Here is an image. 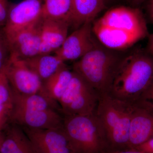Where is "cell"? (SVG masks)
I'll return each instance as SVG.
<instances>
[{
	"label": "cell",
	"mask_w": 153,
	"mask_h": 153,
	"mask_svg": "<svg viewBox=\"0 0 153 153\" xmlns=\"http://www.w3.org/2000/svg\"><path fill=\"white\" fill-rule=\"evenodd\" d=\"M0 153H36L22 127L14 124L5 134Z\"/></svg>",
	"instance_id": "e0dca14e"
},
{
	"label": "cell",
	"mask_w": 153,
	"mask_h": 153,
	"mask_svg": "<svg viewBox=\"0 0 153 153\" xmlns=\"http://www.w3.org/2000/svg\"><path fill=\"white\" fill-rule=\"evenodd\" d=\"M153 138V110L144 102L133 103L129 148H135Z\"/></svg>",
	"instance_id": "7c38bea8"
},
{
	"label": "cell",
	"mask_w": 153,
	"mask_h": 153,
	"mask_svg": "<svg viewBox=\"0 0 153 153\" xmlns=\"http://www.w3.org/2000/svg\"><path fill=\"white\" fill-rule=\"evenodd\" d=\"M13 92L4 70L0 73V105H13Z\"/></svg>",
	"instance_id": "44dd1931"
},
{
	"label": "cell",
	"mask_w": 153,
	"mask_h": 153,
	"mask_svg": "<svg viewBox=\"0 0 153 153\" xmlns=\"http://www.w3.org/2000/svg\"><path fill=\"white\" fill-rule=\"evenodd\" d=\"M132 1L134 2H140L142 1H143V0H131Z\"/></svg>",
	"instance_id": "4dcf8cb0"
},
{
	"label": "cell",
	"mask_w": 153,
	"mask_h": 153,
	"mask_svg": "<svg viewBox=\"0 0 153 153\" xmlns=\"http://www.w3.org/2000/svg\"><path fill=\"white\" fill-rule=\"evenodd\" d=\"M104 7L105 0H72L71 27L76 30L92 23Z\"/></svg>",
	"instance_id": "9a60e30c"
},
{
	"label": "cell",
	"mask_w": 153,
	"mask_h": 153,
	"mask_svg": "<svg viewBox=\"0 0 153 153\" xmlns=\"http://www.w3.org/2000/svg\"><path fill=\"white\" fill-rule=\"evenodd\" d=\"M73 73V70H70L65 65L43 82L44 92L57 104L71 81Z\"/></svg>",
	"instance_id": "ac0fdd59"
},
{
	"label": "cell",
	"mask_w": 153,
	"mask_h": 153,
	"mask_svg": "<svg viewBox=\"0 0 153 153\" xmlns=\"http://www.w3.org/2000/svg\"><path fill=\"white\" fill-rule=\"evenodd\" d=\"M123 56L97 42L94 47L74 63L73 71L98 93H109L115 73Z\"/></svg>",
	"instance_id": "3957f363"
},
{
	"label": "cell",
	"mask_w": 153,
	"mask_h": 153,
	"mask_svg": "<svg viewBox=\"0 0 153 153\" xmlns=\"http://www.w3.org/2000/svg\"><path fill=\"white\" fill-rule=\"evenodd\" d=\"M22 128L31 141L36 153H77L63 126L48 129Z\"/></svg>",
	"instance_id": "9c48e42d"
},
{
	"label": "cell",
	"mask_w": 153,
	"mask_h": 153,
	"mask_svg": "<svg viewBox=\"0 0 153 153\" xmlns=\"http://www.w3.org/2000/svg\"><path fill=\"white\" fill-rule=\"evenodd\" d=\"M13 107L41 110L55 109L62 114L59 105L48 96L42 94L24 95L13 92Z\"/></svg>",
	"instance_id": "d6986e66"
},
{
	"label": "cell",
	"mask_w": 153,
	"mask_h": 153,
	"mask_svg": "<svg viewBox=\"0 0 153 153\" xmlns=\"http://www.w3.org/2000/svg\"><path fill=\"white\" fill-rule=\"evenodd\" d=\"M63 128L77 153H102L108 150L102 126L95 114L64 116Z\"/></svg>",
	"instance_id": "5b68a950"
},
{
	"label": "cell",
	"mask_w": 153,
	"mask_h": 153,
	"mask_svg": "<svg viewBox=\"0 0 153 153\" xmlns=\"http://www.w3.org/2000/svg\"><path fill=\"white\" fill-rule=\"evenodd\" d=\"M4 71L13 92L24 95L40 93L47 96L43 82L23 59L11 54Z\"/></svg>",
	"instance_id": "52a82bcc"
},
{
	"label": "cell",
	"mask_w": 153,
	"mask_h": 153,
	"mask_svg": "<svg viewBox=\"0 0 153 153\" xmlns=\"http://www.w3.org/2000/svg\"><path fill=\"white\" fill-rule=\"evenodd\" d=\"M133 104L108 94L99 95L95 114L104 130L109 149L129 148Z\"/></svg>",
	"instance_id": "277c9868"
},
{
	"label": "cell",
	"mask_w": 153,
	"mask_h": 153,
	"mask_svg": "<svg viewBox=\"0 0 153 153\" xmlns=\"http://www.w3.org/2000/svg\"><path fill=\"white\" fill-rule=\"evenodd\" d=\"M10 119L22 127L36 129L58 128L63 126V115L55 109L41 110L13 107Z\"/></svg>",
	"instance_id": "8fae6325"
},
{
	"label": "cell",
	"mask_w": 153,
	"mask_h": 153,
	"mask_svg": "<svg viewBox=\"0 0 153 153\" xmlns=\"http://www.w3.org/2000/svg\"><path fill=\"white\" fill-rule=\"evenodd\" d=\"M151 19H152V21L153 22V17H151Z\"/></svg>",
	"instance_id": "1f68e13d"
},
{
	"label": "cell",
	"mask_w": 153,
	"mask_h": 153,
	"mask_svg": "<svg viewBox=\"0 0 153 153\" xmlns=\"http://www.w3.org/2000/svg\"><path fill=\"white\" fill-rule=\"evenodd\" d=\"M24 60L43 83L66 65L65 62L55 54H40Z\"/></svg>",
	"instance_id": "2e32d148"
},
{
	"label": "cell",
	"mask_w": 153,
	"mask_h": 153,
	"mask_svg": "<svg viewBox=\"0 0 153 153\" xmlns=\"http://www.w3.org/2000/svg\"><path fill=\"white\" fill-rule=\"evenodd\" d=\"M72 0H43L42 18L66 22L71 27Z\"/></svg>",
	"instance_id": "ffe728a7"
},
{
	"label": "cell",
	"mask_w": 153,
	"mask_h": 153,
	"mask_svg": "<svg viewBox=\"0 0 153 153\" xmlns=\"http://www.w3.org/2000/svg\"><path fill=\"white\" fill-rule=\"evenodd\" d=\"M5 134L2 132V131H0V149L1 146L2 144L4 138Z\"/></svg>",
	"instance_id": "f546056e"
},
{
	"label": "cell",
	"mask_w": 153,
	"mask_h": 153,
	"mask_svg": "<svg viewBox=\"0 0 153 153\" xmlns=\"http://www.w3.org/2000/svg\"><path fill=\"white\" fill-rule=\"evenodd\" d=\"M150 13L151 18L153 17V0H151L149 5Z\"/></svg>",
	"instance_id": "f1b7e54d"
},
{
	"label": "cell",
	"mask_w": 153,
	"mask_h": 153,
	"mask_svg": "<svg viewBox=\"0 0 153 153\" xmlns=\"http://www.w3.org/2000/svg\"><path fill=\"white\" fill-rule=\"evenodd\" d=\"M147 51L150 55L153 57V33L149 36L147 45Z\"/></svg>",
	"instance_id": "83f0119b"
},
{
	"label": "cell",
	"mask_w": 153,
	"mask_h": 153,
	"mask_svg": "<svg viewBox=\"0 0 153 153\" xmlns=\"http://www.w3.org/2000/svg\"><path fill=\"white\" fill-rule=\"evenodd\" d=\"M134 149L142 151L145 153H153V138Z\"/></svg>",
	"instance_id": "484cf974"
},
{
	"label": "cell",
	"mask_w": 153,
	"mask_h": 153,
	"mask_svg": "<svg viewBox=\"0 0 153 153\" xmlns=\"http://www.w3.org/2000/svg\"><path fill=\"white\" fill-rule=\"evenodd\" d=\"M13 105H0V131H2L10 119Z\"/></svg>",
	"instance_id": "603a6c76"
},
{
	"label": "cell",
	"mask_w": 153,
	"mask_h": 153,
	"mask_svg": "<svg viewBox=\"0 0 153 153\" xmlns=\"http://www.w3.org/2000/svg\"><path fill=\"white\" fill-rule=\"evenodd\" d=\"M153 81V56L132 52L123 55L119 63L108 94L133 104L139 101Z\"/></svg>",
	"instance_id": "7a4b0ae2"
},
{
	"label": "cell",
	"mask_w": 153,
	"mask_h": 153,
	"mask_svg": "<svg viewBox=\"0 0 153 153\" xmlns=\"http://www.w3.org/2000/svg\"><path fill=\"white\" fill-rule=\"evenodd\" d=\"M102 153H145L142 151L134 149L128 148L123 149H109L105 151Z\"/></svg>",
	"instance_id": "4316f807"
},
{
	"label": "cell",
	"mask_w": 153,
	"mask_h": 153,
	"mask_svg": "<svg viewBox=\"0 0 153 153\" xmlns=\"http://www.w3.org/2000/svg\"><path fill=\"white\" fill-rule=\"evenodd\" d=\"M92 30L100 44L118 51L130 48L148 35L146 23L141 11L125 6L107 11L92 22Z\"/></svg>",
	"instance_id": "6da1fadb"
},
{
	"label": "cell",
	"mask_w": 153,
	"mask_h": 153,
	"mask_svg": "<svg viewBox=\"0 0 153 153\" xmlns=\"http://www.w3.org/2000/svg\"><path fill=\"white\" fill-rule=\"evenodd\" d=\"M10 5L9 0H0V28L5 26Z\"/></svg>",
	"instance_id": "cb8c5ba5"
},
{
	"label": "cell",
	"mask_w": 153,
	"mask_h": 153,
	"mask_svg": "<svg viewBox=\"0 0 153 153\" xmlns=\"http://www.w3.org/2000/svg\"><path fill=\"white\" fill-rule=\"evenodd\" d=\"M69 27L65 21L41 18V54H52L59 49L68 35Z\"/></svg>",
	"instance_id": "5bb4252c"
},
{
	"label": "cell",
	"mask_w": 153,
	"mask_h": 153,
	"mask_svg": "<svg viewBox=\"0 0 153 153\" xmlns=\"http://www.w3.org/2000/svg\"><path fill=\"white\" fill-rule=\"evenodd\" d=\"M11 56L10 44L2 30L0 31V73L5 70Z\"/></svg>",
	"instance_id": "7402d4cb"
},
{
	"label": "cell",
	"mask_w": 153,
	"mask_h": 153,
	"mask_svg": "<svg viewBox=\"0 0 153 153\" xmlns=\"http://www.w3.org/2000/svg\"><path fill=\"white\" fill-rule=\"evenodd\" d=\"M43 2V0H23L11 4L7 23L3 28L8 40L41 20Z\"/></svg>",
	"instance_id": "ba28073f"
},
{
	"label": "cell",
	"mask_w": 153,
	"mask_h": 153,
	"mask_svg": "<svg viewBox=\"0 0 153 153\" xmlns=\"http://www.w3.org/2000/svg\"><path fill=\"white\" fill-rule=\"evenodd\" d=\"M41 20L8 40L12 55L25 60L41 54Z\"/></svg>",
	"instance_id": "4fadbf2b"
},
{
	"label": "cell",
	"mask_w": 153,
	"mask_h": 153,
	"mask_svg": "<svg viewBox=\"0 0 153 153\" xmlns=\"http://www.w3.org/2000/svg\"><path fill=\"white\" fill-rule=\"evenodd\" d=\"M92 23H88L74 30L54 54L64 62L77 60L90 51L98 42L94 38Z\"/></svg>",
	"instance_id": "30bf717a"
},
{
	"label": "cell",
	"mask_w": 153,
	"mask_h": 153,
	"mask_svg": "<svg viewBox=\"0 0 153 153\" xmlns=\"http://www.w3.org/2000/svg\"><path fill=\"white\" fill-rule=\"evenodd\" d=\"M139 101L143 102L153 110V81Z\"/></svg>",
	"instance_id": "d4e9b609"
},
{
	"label": "cell",
	"mask_w": 153,
	"mask_h": 153,
	"mask_svg": "<svg viewBox=\"0 0 153 153\" xmlns=\"http://www.w3.org/2000/svg\"><path fill=\"white\" fill-rule=\"evenodd\" d=\"M73 72L71 81L58 102L62 114L95 113L99 95L79 74Z\"/></svg>",
	"instance_id": "8992f818"
}]
</instances>
